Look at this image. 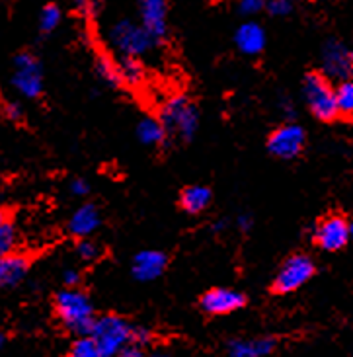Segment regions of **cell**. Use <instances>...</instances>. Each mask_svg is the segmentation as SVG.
Instances as JSON below:
<instances>
[{
  "instance_id": "obj_1",
  "label": "cell",
  "mask_w": 353,
  "mask_h": 357,
  "mask_svg": "<svg viewBox=\"0 0 353 357\" xmlns=\"http://www.w3.org/2000/svg\"><path fill=\"white\" fill-rule=\"evenodd\" d=\"M55 309L61 322L67 326L70 332L78 334L80 338L90 336L94 328V307L92 301L88 299L87 293L78 289L61 291L55 299Z\"/></svg>"
},
{
  "instance_id": "obj_2",
  "label": "cell",
  "mask_w": 353,
  "mask_h": 357,
  "mask_svg": "<svg viewBox=\"0 0 353 357\" xmlns=\"http://www.w3.org/2000/svg\"><path fill=\"white\" fill-rule=\"evenodd\" d=\"M135 326L117 314H105L96 319L90 338L94 340L100 357H117L119 351L133 342Z\"/></svg>"
},
{
  "instance_id": "obj_3",
  "label": "cell",
  "mask_w": 353,
  "mask_h": 357,
  "mask_svg": "<svg viewBox=\"0 0 353 357\" xmlns=\"http://www.w3.org/2000/svg\"><path fill=\"white\" fill-rule=\"evenodd\" d=\"M160 121L166 133L180 137L181 141H191L200 127V112L190 98L178 94L163 106Z\"/></svg>"
},
{
  "instance_id": "obj_4",
  "label": "cell",
  "mask_w": 353,
  "mask_h": 357,
  "mask_svg": "<svg viewBox=\"0 0 353 357\" xmlns=\"http://www.w3.org/2000/svg\"><path fill=\"white\" fill-rule=\"evenodd\" d=\"M303 96L310 114L320 121H332L338 117L336 88L322 73H308L303 80Z\"/></svg>"
},
{
  "instance_id": "obj_5",
  "label": "cell",
  "mask_w": 353,
  "mask_h": 357,
  "mask_svg": "<svg viewBox=\"0 0 353 357\" xmlns=\"http://www.w3.org/2000/svg\"><path fill=\"white\" fill-rule=\"evenodd\" d=\"M110 41L123 57L139 59L154 47L153 36L139 24L129 20H119L110 29Z\"/></svg>"
},
{
  "instance_id": "obj_6",
  "label": "cell",
  "mask_w": 353,
  "mask_h": 357,
  "mask_svg": "<svg viewBox=\"0 0 353 357\" xmlns=\"http://www.w3.org/2000/svg\"><path fill=\"white\" fill-rule=\"evenodd\" d=\"M315 273L316 266L310 256H306V254H293L277 270L273 283H271V289H273L276 295L293 293V291L301 289L305 283L313 280Z\"/></svg>"
},
{
  "instance_id": "obj_7",
  "label": "cell",
  "mask_w": 353,
  "mask_h": 357,
  "mask_svg": "<svg viewBox=\"0 0 353 357\" xmlns=\"http://www.w3.org/2000/svg\"><path fill=\"white\" fill-rule=\"evenodd\" d=\"M306 143L305 129L296 123H285L277 127L271 135L267 137V151L276 158L293 160L303 153Z\"/></svg>"
},
{
  "instance_id": "obj_8",
  "label": "cell",
  "mask_w": 353,
  "mask_h": 357,
  "mask_svg": "<svg viewBox=\"0 0 353 357\" xmlns=\"http://www.w3.org/2000/svg\"><path fill=\"white\" fill-rule=\"evenodd\" d=\"M350 238H352V222L345 221L342 215H328L316 225L315 242L320 250H342Z\"/></svg>"
},
{
  "instance_id": "obj_9",
  "label": "cell",
  "mask_w": 353,
  "mask_h": 357,
  "mask_svg": "<svg viewBox=\"0 0 353 357\" xmlns=\"http://www.w3.org/2000/svg\"><path fill=\"white\" fill-rule=\"evenodd\" d=\"M14 65H16V73L12 78L14 86L18 88L26 98H38L43 88L41 67H39L38 59L31 53H20L14 59Z\"/></svg>"
},
{
  "instance_id": "obj_10",
  "label": "cell",
  "mask_w": 353,
  "mask_h": 357,
  "mask_svg": "<svg viewBox=\"0 0 353 357\" xmlns=\"http://www.w3.org/2000/svg\"><path fill=\"white\" fill-rule=\"evenodd\" d=\"M200 305L203 312L213 314V317H223V314H230V312H236V310L242 309L246 305V297L240 291L215 287V289L203 293Z\"/></svg>"
},
{
  "instance_id": "obj_11",
  "label": "cell",
  "mask_w": 353,
  "mask_h": 357,
  "mask_svg": "<svg viewBox=\"0 0 353 357\" xmlns=\"http://www.w3.org/2000/svg\"><path fill=\"white\" fill-rule=\"evenodd\" d=\"M322 75L328 80H340L344 82L352 75L350 65V51L344 47V43L330 39L322 47Z\"/></svg>"
},
{
  "instance_id": "obj_12",
  "label": "cell",
  "mask_w": 353,
  "mask_h": 357,
  "mask_svg": "<svg viewBox=\"0 0 353 357\" xmlns=\"http://www.w3.org/2000/svg\"><path fill=\"white\" fill-rule=\"evenodd\" d=\"M141 26H143L154 41H160L168 33V4L164 0H144L139 4Z\"/></svg>"
},
{
  "instance_id": "obj_13",
  "label": "cell",
  "mask_w": 353,
  "mask_h": 357,
  "mask_svg": "<svg viewBox=\"0 0 353 357\" xmlns=\"http://www.w3.org/2000/svg\"><path fill=\"white\" fill-rule=\"evenodd\" d=\"M166 266H168V258L164 252L143 250L133 258L131 271H133L135 280L154 281L166 271Z\"/></svg>"
},
{
  "instance_id": "obj_14",
  "label": "cell",
  "mask_w": 353,
  "mask_h": 357,
  "mask_svg": "<svg viewBox=\"0 0 353 357\" xmlns=\"http://www.w3.org/2000/svg\"><path fill=\"white\" fill-rule=\"evenodd\" d=\"M234 43L240 53L256 57L266 49V31L256 22H244L234 33Z\"/></svg>"
},
{
  "instance_id": "obj_15",
  "label": "cell",
  "mask_w": 353,
  "mask_h": 357,
  "mask_svg": "<svg viewBox=\"0 0 353 357\" xmlns=\"http://www.w3.org/2000/svg\"><path fill=\"white\" fill-rule=\"evenodd\" d=\"M100 222H102V215L98 211V207L94 203H84L82 207H78L77 211L73 213V217L68 221V231L78 238H87L100 227Z\"/></svg>"
},
{
  "instance_id": "obj_16",
  "label": "cell",
  "mask_w": 353,
  "mask_h": 357,
  "mask_svg": "<svg viewBox=\"0 0 353 357\" xmlns=\"http://www.w3.org/2000/svg\"><path fill=\"white\" fill-rule=\"evenodd\" d=\"M276 349V338L230 340L227 346L229 357H267Z\"/></svg>"
},
{
  "instance_id": "obj_17",
  "label": "cell",
  "mask_w": 353,
  "mask_h": 357,
  "mask_svg": "<svg viewBox=\"0 0 353 357\" xmlns=\"http://www.w3.org/2000/svg\"><path fill=\"white\" fill-rule=\"evenodd\" d=\"M213 193L207 185H188L180 193V207L190 215H200L211 205Z\"/></svg>"
},
{
  "instance_id": "obj_18",
  "label": "cell",
  "mask_w": 353,
  "mask_h": 357,
  "mask_svg": "<svg viewBox=\"0 0 353 357\" xmlns=\"http://www.w3.org/2000/svg\"><path fill=\"white\" fill-rule=\"evenodd\" d=\"M166 129H164L160 119H153V117H143L137 123V137L143 145L158 146L166 141Z\"/></svg>"
},
{
  "instance_id": "obj_19",
  "label": "cell",
  "mask_w": 353,
  "mask_h": 357,
  "mask_svg": "<svg viewBox=\"0 0 353 357\" xmlns=\"http://www.w3.org/2000/svg\"><path fill=\"white\" fill-rule=\"evenodd\" d=\"M2 266H4V285H10V287L18 285L28 271V260L24 256H16V254L2 258Z\"/></svg>"
},
{
  "instance_id": "obj_20",
  "label": "cell",
  "mask_w": 353,
  "mask_h": 357,
  "mask_svg": "<svg viewBox=\"0 0 353 357\" xmlns=\"http://www.w3.org/2000/svg\"><path fill=\"white\" fill-rule=\"evenodd\" d=\"M119 73H121L123 84H129V86L139 84L144 77V68L141 65V61L131 57H123L119 61Z\"/></svg>"
},
{
  "instance_id": "obj_21",
  "label": "cell",
  "mask_w": 353,
  "mask_h": 357,
  "mask_svg": "<svg viewBox=\"0 0 353 357\" xmlns=\"http://www.w3.org/2000/svg\"><path fill=\"white\" fill-rule=\"evenodd\" d=\"M336 104H338V114L353 117V78H347V80L338 84Z\"/></svg>"
},
{
  "instance_id": "obj_22",
  "label": "cell",
  "mask_w": 353,
  "mask_h": 357,
  "mask_svg": "<svg viewBox=\"0 0 353 357\" xmlns=\"http://www.w3.org/2000/svg\"><path fill=\"white\" fill-rule=\"evenodd\" d=\"M96 68H98V75L104 78L107 84L123 86L121 73H119V63H114V59L102 55V57L98 59V63H96Z\"/></svg>"
},
{
  "instance_id": "obj_23",
  "label": "cell",
  "mask_w": 353,
  "mask_h": 357,
  "mask_svg": "<svg viewBox=\"0 0 353 357\" xmlns=\"http://www.w3.org/2000/svg\"><path fill=\"white\" fill-rule=\"evenodd\" d=\"M65 357H100L98 354V348H96L94 340L90 336H84V338H78Z\"/></svg>"
},
{
  "instance_id": "obj_24",
  "label": "cell",
  "mask_w": 353,
  "mask_h": 357,
  "mask_svg": "<svg viewBox=\"0 0 353 357\" xmlns=\"http://www.w3.org/2000/svg\"><path fill=\"white\" fill-rule=\"evenodd\" d=\"M59 22H61V10H59V6L47 4L45 8L41 10V16H39L41 31H53L59 26Z\"/></svg>"
},
{
  "instance_id": "obj_25",
  "label": "cell",
  "mask_w": 353,
  "mask_h": 357,
  "mask_svg": "<svg viewBox=\"0 0 353 357\" xmlns=\"http://www.w3.org/2000/svg\"><path fill=\"white\" fill-rule=\"evenodd\" d=\"M77 254L84 261H94V260H98L100 256H102V248H100V244H98V242L88 241V238H82V241L78 242Z\"/></svg>"
},
{
  "instance_id": "obj_26",
  "label": "cell",
  "mask_w": 353,
  "mask_h": 357,
  "mask_svg": "<svg viewBox=\"0 0 353 357\" xmlns=\"http://www.w3.org/2000/svg\"><path fill=\"white\" fill-rule=\"evenodd\" d=\"M16 244V232H14V227L6 222L2 229H0V258H6L10 256V252Z\"/></svg>"
},
{
  "instance_id": "obj_27",
  "label": "cell",
  "mask_w": 353,
  "mask_h": 357,
  "mask_svg": "<svg viewBox=\"0 0 353 357\" xmlns=\"http://www.w3.org/2000/svg\"><path fill=\"white\" fill-rule=\"evenodd\" d=\"M236 10L242 16H256L262 10H266V2H262V0H240L236 4Z\"/></svg>"
},
{
  "instance_id": "obj_28",
  "label": "cell",
  "mask_w": 353,
  "mask_h": 357,
  "mask_svg": "<svg viewBox=\"0 0 353 357\" xmlns=\"http://www.w3.org/2000/svg\"><path fill=\"white\" fill-rule=\"evenodd\" d=\"M266 10L271 16H287L293 12V2L289 0H269L266 2Z\"/></svg>"
},
{
  "instance_id": "obj_29",
  "label": "cell",
  "mask_w": 353,
  "mask_h": 357,
  "mask_svg": "<svg viewBox=\"0 0 353 357\" xmlns=\"http://www.w3.org/2000/svg\"><path fill=\"white\" fill-rule=\"evenodd\" d=\"M70 192L75 193V195H78V197H82V195H87V193L90 192V185H88L87 180L77 178V180L70 182Z\"/></svg>"
},
{
  "instance_id": "obj_30",
  "label": "cell",
  "mask_w": 353,
  "mask_h": 357,
  "mask_svg": "<svg viewBox=\"0 0 353 357\" xmlns=\"http://www.w3.org/2000/svg\"><path fill=\"white\" fill-rule=\"evenodd\" d=\"M117 357H143V346H139V344L131 342L127 348H123L121 351H119V356Z\"/></svg>"
},
{
  "instance_id": "obj_31",
  "label": "cell",
  "mask_w": 353,
  "mask_h": 357,
  "mask_svg": "<svg viewBox=\"0 0 353 357\" xmlns=\"http://www.w3.org/2000/svg\"><path fill=\"white\" fill-rule=\"evenodd\" d=\"M63 280H65L67 289H75L78 283H80V273H78L77 270H67L65 271V275H63Z\"/></svg>"
},
{
  "instance_id": "obj_32",
  "label": "cell",
  "mask_w": 353,
  "mask_h": 357,
  "mask_svg": "<svg viewBox=\"0 0 353 357\" xmlns=\"http://www.w3.org/2000/svg\"><path fill=\"white\" fill-rule=\"evenodd\" d=\"M4 114H6L10 121H20L24 117V112H22V107L18 104H8V106L4 107Z\"/></svg>"
},
{
  "instance_id": "obj_33",
  "label": "cell",
  "mask_w": 353,
  "mask_h": 357,
  "mask_svg": "<svg viewBox=\"0 0 353 357\" xmlns=\"http://www.w3.org/2000/svg\"><path fill=\"white\" fill-rule=\"evenodd\" d=\"M236 225H239V229L240 231H250L252 229V225H254V219L250 217V215H240L239 217V221H236Z\"/></svg>"
},
{
  "instance_id": "obj_34",
  "label": "cell",
  "mask_w": 353,
  "mask_h": 357,
  "mask_svg": "<svg viewBox=\"0 0 353 357\" xmlns=\"http://www.w3.org/2000/svg\"><path fill=\"white\" fill-rule=\"evenodd\" d=\"M225 227H227V222H225V221H217V222H215V225H213V231L219 232V231H223Z\"/></svg>"
},
{
  "instance_id": "obj_35",
  "label": "cell",
  "mask_w": 353,
  "mask_h": 357,
  "mask_svg": "<svg viewBox=\"0 0 353 357\" xmlns=\"http://www.w3.org/2000/svg\"><path fill=\"white\" fill-rule=\"evenodd\" d=\"M0 285H4V266H2V258H0Z\"/></svg>"
},
{
  "instance_id": "obj_36",
  "label": "cell",
  "mask_w": 353,
  "mask_h": 357,
  "mask_svg": "<svg viewBox=\"0 0 353 357\" xmlns=\"http://www.w3.org/2000/svg\"><path fill=\"white\" fill-rule=\"evenodd\" d=\"M149 357H174V356L166 354V351H156V354H153V356H149Z\"/></svg>"
},
{
  "instance_id": "obj_37",
  "label": "cell",
  "mask_w": 353,
  "mask_h": 357,
  "mask_svg": "<svg viewBox=\"0 0 353 357\" xmlns=\"http://www.w3.org/2000/svg\"><path fill=\"white\" fill-rule=\"evenodd\" d=\"M4 225H6V217H4V213L0 211V229H2Z\"/></svg>"
},
{
  "instance_id": "obj_38",
  "label": "cell",
  "mask_w": 353,
  "mask_h": 357,
  "mask_svg": "<svg viewBox=\"0 0 353 357\" xmlns=\"http://www.w3.org/2000/svg\"><path fill=\"white\" fill-rule=\"evenodd\" d=\"M350 65H352V70H353V51H350Z\"/></svg>"
},
{
  "instance_id": "obj_39",
  "label": "cell",
  "mask_w": 353,
  "mask_h": 357,
  "mask_svg": "<svg viewBox=\"0 0 353 357\" xmlns=\"http://www.w3.org/2000/svg\"><path fill=\"white\" fill-rule=\"evenodd\" d=\"M2 344H4V334H0V348H2Z\"/></svg>"
},
{
  "instance_id": "obj_40",
  "label": "cell",
  "mask_w": 353,
  "mask_h": 357,
  "mask_svg": "<svg viewBox=\"0 0 353 357\" xmlns=\"http://www.w3.org/2000/svg\"><path fill=\"white\" fill-rule=\"evenodd\" d=\"M352 236H353V222H352Z\"/></svg>"
}]
</instances>
